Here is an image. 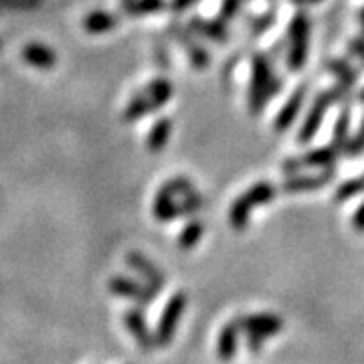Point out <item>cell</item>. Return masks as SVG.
<instances>
[{
	"mask_svg": "<svg viewBox=\"0 0 364 364\" xmlns=\"http://www.w3.org/2000/svg\"><path fill=\"white\" fill-rule=\"evenodd\" d=\"M284 87V81L273 73V67L267 59V55L255 53L251 59V81H249V112L253 116L263 114L267 102L279 95V91Z\"/></svg>",
	"mask_w": 364,
	"mask_h": 364,
	"instance_id": "1",
	"label": "cell"
},
{
	"mask_svg": "<svg viewBox=\"0 0 364 364\" xmlns=\"http://www.w3.org/2000/svg\"><path fill=\"white\" fill-rule=\"evenodd\" d=\"M172 93H174V87L166 77H158L154 81H150L140 93H136L132 97L130 104L126 105V109H124L122 119L126 124H134L140 117L154 114L160 107L168 104L172 100Z\"/></svg>",
	"mask_w": 364,
	"mask_h": 364,
	"instance_id": "2",
	"label": "cell"
},
{
	"mask_svg": "<svg viewBox=\"0 0 364 364\" xmlns=\"http://www.w3.org/2000/svg\"><path fill=\"white\" fill-rule=\"evenodd\" d=\"M350 91L352 90H348V87H344V85L338 83V85H334V87H330V90H326L316 95L312 107L308 109V114L304 117V124H301V128L298 132L299 146H306V144L312 142L314 138H316V134L322 128V124H324V117L328 114V109L334 104H338V102H346V97H348Z\"/></svg>",
	"mask_w": 364,
	"mask_h": 364,
	"instance_id": "3",
	"label": "cell"
},
{
	"mask_svg": "<svg viewBox=\"0 0 364 364\" xmlns=\"http://www.w3.org/2000/svg\"><path fill=\"white\" fill-rule=\"evenodd\" d=\"M310 31H312V21L310 16L299 11L291 16L287 25V55L286 63L291 71L304 69L310 53Z\"/></svg>",
	"mask_w": 364,
	"mask_h": 364,
	"instance_id": "4",
	"label": "cell"
},
{
	"mask_svg": "<svg viewBox=\"0 0 364 364\" xmlns=\"http://www.w3.org/2000/svg\"><path fill=\"white\" fill-rule=\"evenodd\" d=\"M235 322L241 332L247 336V348L251 354H259L265 338L275 336L282 332L284 320L277 314H249V316H237Z\"/></svg>",
	"mask_w": 364,
	"mask_h": 364,
	"instance_id": "5",
	"label": "cell"
},
{
	"mask_svg": "<svg viewBox=\"0 0 364 364\" xmlns=\"http://www.w3.org/2000/svg\"><path fill=\"white\" fill-rule=\"evenodd\" d=\"M186 294L184 291H176L172 298L168 299L166 308L162 310V316L158 320L156 332H154V338H156L158 346H168L174 334H176V326L181 324V318L184 310H186Z\"/></svg>",
	"mask_w": 364,
	"mask_h": 364,
	"instance_id": "6",
	"label": "cell"
},
{
	"mask_svg": "<svg viewBox=\"0 0 364 364\" xmlns=\"http://www.w3.org/2000/svg\"><path fill=\"white\" fill-rule=\"evenodd\" d=\"M340 158V150H336L332 144L330 146H322L310 150L306 154H301L298 158H287L286 162L282 164L284 174H298L299 170L306 168H332L336 164V160Z\"/></svg>",
	"mask_w": 364,
	"mask_h": 364,
	"instance_id": "7",
	"label": "cell"
},
{
	"mask_svg": "<svg viewBox=\"0 0 364 364\" xmlns=\"http://www.w3.org/2000/svg\"><path fill=\"white\" fill-rule=\"evenodd\" d=\"M109 291L112 294H116V296H122V298H128L134 299V301H138L140 306H152L154 304V299H156L158 291H154L150 286H144V284H138V282H134L130 277H124V275H116V277H112L109 279Z\"/></svg>",
	"mask_w": 364,
	"mask_h": 364,
	"instance_id": "8",
	"label": "cell"
},
{
	"mask_svg": "<svg viewBox=\"0 0 364 364\" xmlns=\"http://www.w3.org/2000/svg\"><path fill=\"white\" fill-rule=\"evenodd\" d=\"M168 31L170 35L176 39V43H181L182 47H184V51L188 55L191 65L195 67V69H207L208 63H210V57H208L207 49L193 39L191 26H182L181 23H172Z\"/></svg>",
	"mask_w": 364,
	"mask_h": 364,
	"instance_id": "9",
	"label": "cell"
},
{
	"mask_svg": "<svg viewBox=\"0 0 364 364\" xmlns=\"http://www.w3.org/2000/svg\"><path fill=\"white\" fill-rule=\"evenodd\" d=\"M334 176H336L334 166H332V168H324V172L312 174V176H298V174H291V176L282 184V193H286V195L314 193V191L324 188L328 182L334 181Z\"/></svg>",
	"mask_w": 364,
	"mask_h": 364,
	"instance_id": "10",
	"label": "cell"
},
{
	"mask_svg": "<svg viewBox=\"0 0 364 364\" xmlns=\"http://www.w3.org/2000/svg\"><path fill=\"white\" fill-rule=\"evenodd\" d=\"M124 324L130 330V334L136 340V344L140 346L142 352H150L156 346V338L154 334L150 332L148 322H146V316H144L142 308H130L124 312Z\"/></svg>",
	"mask_w": 364,
	"mask_h": 364,
	"instance_id": "11",
	"label": "cell"
},
{
	"mask_svg": "<svg viewBox=\"0 0 364 364\" xmlns=\"http://www.w3.org/2000/svg\"><path fill=\"white\" fill-rule=\"evenodd\" d=\"M126 261L134 272H138L146 279V286H150L154 291H162L166 286V277L164 273L158 269L152 261L148 259L146 255H142L140 251H130L126 255Z\"/></svg>",
	"mask_w": 364,
	"mask_h": 364,
	"instance_id": "12",
	"label": "cell"
},
{
	"mask_svg": "<svg viewBox=\"0 0 364 364\" xmlns=\"http://www.w3.org/2000/svg\"><path fill=\"white\" fill-rule=\"evenodd\" d=\"M304 100H306V85H299L298 90L289 95V100L286 102V105L277 112V116L273 117L272 128L275 134H284V132H287L294 126L299 109H301V105H304Z\"/></svg>",
	"mask_w": 364,
	"mask_h": 364,
	"instance_id": "13",
	"label": "cell"
},
{
	"mask_svg": "<svg viewBox=\"0 0 364 364\" xmlns=\"http://www.w3.org/2000/svg\"><path fill=\"white\" fill-rule=\"evenodd\" d=\"M152 213H154L156 221L160 223H172L174 219L182 217L181 200H178V196H174L170 191H166V188L162 186V188L158 191L156 198H154Z\"/></svg>",
	"mask_w": 364,
	"mask_h": 364,
	"instance_id": "14",
	"label": "cell"
},
{
	"mask_svg": "<svg viewBox=\"0 0 364 364\" xmlns=\"http://www.w3.org/2000/svg\"><path fill=\"white\" fill-rule=\"evenodd\" d=\"M23 59L26 65L35 67V69H53L57 65V55L51 47H45L41 43H28L23 47Z\"/></svg>",
	"mask_w": 364,
	"mask_h": 364,
	"instance_id": "15",
	"label": "cell"
},
{
	"mask_svg": "<svg viewBox=\"0 0 364 364\" xmlns=\"http://www.w3.org/2000/svg\"><path fill=\"white\" fill-rule=\"evenodd\" d=\"M225 21H207V18H203V16H193L191 18V31L196 33V35H200V37H205V39L215 41V43H219V45H225L227 41H229V31H227V26L223 25Z\"/></svg>",
	"mask_w": 364,
	"mask_h": 364,
	"instance_id": "16",
	"label": "cell"
},
{
	"mask_svg": "<svg viewBox=\"0 0 364 364\" xmlns=\"http://www.w3.org/2000/svg\"><path fill=\"white\" fill-rule=\"evenodd\" d=\"M239 326L237 322H229L221 328V334H219V340H217V356L221 360H233L235 354H237V340H239Z\"/></svg>",
	"mask_w": 364,
	"mask_h": 364,
	"instance_id": "17",
	"label": "cell"
},
{
	"mask_svg": "<svg viewBox=\"0 0 364 364\" xmlns=\"http://www.w3.org/2000/svg\"><path fill=\"white\" fill-rule=\"evenodd\" d=\"M170 134H172V122H170L168 117H160L156 124L152 126V130L148 134V138H146V148L152 152V154H156L160 150H164L166 148V144H168Z\"/></svg>",
	"mask_w": 364,
	"mask_h": 364,
	"instance_id": "18",
	"label": "cell"
},
{
	"mask_svg": "<svg viewBox=\"0 0 364 364\" xmlns=\"http://www.w3.org/2000/svg\"><path fill=\"white\" fill-rule=\"evenodd\" d=\"M117 23H119V18H117L116 14L105 13V11H93V13L85 16L83 28L87 33H91V35H104L107 31L116 28Z\"/></svg>",
	"mask_w": 364,
	"mask_h": 364,
	"instance_id": "19",
	"label": "cell"
},
{
	"mask_svg": "<svg viewBox=\"0 0 364 364\" xmlns=\"http://www.w3.org/2000/svg\"><path fill=\"white\" fill-rule=\"evenodd\" d=\"M326 69H328V73H332L334 77L338 79L340 85H344L348 90H352L356 85V81H358V71L344 59H328Z\"/></svg>",
	"mask_w": 364,
	"mask_h": 364,
	"instance_id": "20",
	"label": "cell"
},
{
	"mask_svg": "<svg viewBox=\"0 0 364 364\" xmlns=\"http://www.w3.org/2000/svg\"><path fill=\"white\" fill-rule=\"evenodd\" d=\"M251 210H253V205L249 203L247 196L241 195L235 198V203L231 205V208H229V223H231V227H233L235 231L247 229Z\"/></svg>",
	"mask_w": 364,
	"mask_h": 364,
	"instance_id": "21",
	"label": "cell"
},
{
	"mask_svg": "<svg viewBox=\"0 0 364 364\" xmlns=\"http://www.w3.org/2000/svg\"><path fill=\"white\" fill-rule=\"evenodd\" d=\"M348 140H350V107L346 105L340 109L338 117H336L334 132H332V146L340 152H344Z\"/></svg>",
	"mask_w": 364,
	"mask_h": 364,
	"instance_id": "22",
	"label": "cell"
},
{
	"mask_svg": "<svg viewBox=\"0 0 364 364\" xmlns=\"http://www.w3.org/2000/svg\"><path fill=\"white\" fill-rule=\"evenodd\" d=\"M166 0H122L124 13L130 16H144V14L162 13L166 9Z\"/></svg>",
	"mask_w": 364,
	"mask_h": 364,
	"instance_id": "23",
	"label": "cell"
},
{
	"mask_svg": "<svg viewBox=\"0 0 364 364\" xmlns=\"http://www.w3.org/2000/svg\"><path fill=\"white\" fill-rule=\"evenodd\" d=\"M243 195L247 196V200L255 207H263V205H267V203H272L275 195H277V188L273 186L272 182L267 181H261L255 182L249 191H245Z\"/></svg>",
	"mask_w": 364,
	"mask_h": 364,
	"instance_id": "24",
	"label": "cell"
},
{
	"mask_svg": "<svg viewBox=\"0 0 364 364\" xmlns=\"http://www.w3.org/2000/svg\"><path fill=\"white\" fill-rule=\"evenodd\" d=\"M203 233H205V225L200 221H191L178 235V247L182 251H188V249H193L195 245H198V241L203 239Z\"/></svg>",
	"mask_w": 364,
	"mask_h": 364,
	"instance_id": "25",
	"label": "cell"
},
{
	"mask_svg": "<svg viewBox=\"0 0 364 364\" xmlns=\"http://www.w3.org/2000/svg\"><path fill=\"white\" fill-rule=\"evenodd\" d=\"M360 193H364V174L356 176V178H350V181L342 182L338 188H336V193H334V203L342 205V203L350 200L352 196L360 195Z\"/></svg>",
	"mask_w": 364,
	"mask_h": 364,
	"instance_id": "26",
	"label": "cell"
},
{
	"mask_svg": "<svg viewBox=\"0 0 364 364\" xmlns=\"http://www.w3.org/2000/svg\"><path fill=\"white\" fill-rule=\"evenodd\" d=\"M364 152V117L363 122H360V126H358V130L354 136H350V140L346 144V148H344V154L346 158H358L363 156Z\"/></svg>",
	"mask_w": 364,
	"mask_h": 364,
	"instance_id": "27",
	"label": "cell"
},
{
	"mask_svg": "<svg viewBox=\"0 0 364 364\" xmlns=\"http://www.w3.org/2000/svg\"><path fill=\"white\" fill-rule=\"evenodd\" d=\"M275 18H277V13L272 9L269 13H265L263 16L255 18V21L251 23V33H253V35H263L265 31L272 28L273 23H275Z\"/></svg>",
	"mask_w": 364,
	"mask_h": 364,
	"instance_id": "28",
	"label": "cell"
},
{
	"mask_svg": "<svg viewBox=\"0 0 364 364\" xmlns=\"http://www.w3.org/2000/svg\"><path fill=\"white\" fill-rule=\"evenodd\" d=\"M241 9V0H223L221 2V18L223 21H231L235 14Z\"/></svg>",
	"mask_w": 364,
	"mask_h": 364,
	"instance_id": "29",
	"label": "cell"
},
{
	"mask_svg": "<svg viewBox=\"0 0 364 364\" xmlns=\"http://www.w3.org/2000/svg\"><path fill=\"white\" fill-rule=\"evenodd\" d=\"M198 2H200V0H170L168 9L172 14H182L186 13L188 9H193Z\"/></svg>",
	"mask_w": 364,
	"mask_h": 364,
	"instance_id": "30",
	"label": "cell"
},
{
	"mask_svg": "<svg viewBox=\"0 0 364 364\" xmlns=\"http://www.w3.org/2000/svg\"><path fill=\"white\" fill-rule=\"evenodd\" d=\"M348 53L354 59H358L360 63H364V37H356L348 43Z\"/></svg>",
	"mask_w": 364,
	"mask_h": 364,
	"instance_id": "31",
	"label": "cell"
},
{
	"mask_svg": "<svg viewBox=\"0 0 364 364\" xmlns=\"http://www.w3.org/2000/svg\"><path fill=\"white\" fill-rule=\"evenodd\" d=\"M352 229L358 233H364V203H360L352 215Z\"/></svg>",
	"mask_w": 364,
	"mask_h": 364,
	"instance_id": "32",
	"label": "cell"
},
{
	"mask_svg": "<svg viewBox=\"0 0 364 364\" xmlns=\"http://www.w3.org/2000/svg\"><path fill=\"white\" fill-rule=\"evenodd\" d=\"M291 4H296V6H308V4H316V2H320V0H289Z\"/></svg>",
	"mask_w": 364,
	"mask_h": 364,
	"instance_id": "33",
	"label": "cell"
},
{
	"mask_svg": "<svg viewBox=\"0 0 364 364\" xmlns=\"http://www.w3.org/2000/svg\"><path fill=\"white\" fill-rule=\"evenodd\" d=\"M358 23H360V28H363L364 33V6L360 9V13H358Z\"/></svg>",
	"mask_w": 364,
	"mask_h": 364,
	"instance_id": "34",
	"label": "cell"
},
{
	"mask_svg": "<svg viewBox=\"0 0 364 364\" xmlns=\"http://www.w3.org/2000/svg\"><path fill=\"white\" fill-rule=\"evenodd\" d=\"M356 100L360 102V104H364V87L360 91H358V95H356Z\"/></svg>",
	"mask_w": 364,
	"mask_h": 364,
	"instance_id": "35",
	"label": "cell"
},
{
	"mask_svg": "<svg viewBox=\"0 0 364 364\" xmlns=\"http://www.w3.org/2000/svg\"><path fill=\"white\" fill-rule=\"evenodd\" d=\"M0 51H2V43H0Z\"/></svg>",
	"mask_w": 364,
	"mask_h": 364,
	"instance_id": "36",
	"label": "cell"
}]
</instances>
